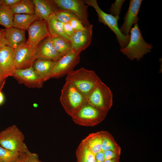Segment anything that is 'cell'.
I'll use <instances>...</instances> for the list:
<instances>
[{
	"label": "cell",
	"instance_id": "obj_15",
	"mask_svg": "<svg viewBox=\"0 0 162 162\" xmlns=\"http://www.w3.org/2000/svg\"><path fill=\"white\" fill-rule=\"evenodd\" d=\"M36 56L37 59L56 62L62 56L55 49L51 35L45 38L37 46Z\"/></svg>",
	"mask_w": 162,
	"mask_h": 162
},
{
	"label": "cell",
	"instance_id": "obj_26",
	"mask_svg": "<svg viewBox=\"0 0 162 162\" xmlns=\"http://www.w3.org/2000/svg\"><path fill=\"white\" fill-rule=\"evenodd\" d=\"M102 136L101 151L112 150L121 152V148L112 135L109 132L101 131Z\"/></svg>",
	"mask_w": 162,
	"mask_h": 162
},
{
	"label": "cell",
	"instance_id": "obj_44",
	"mask_svg": "<svg viewBox=\"0 0 162 162\" xmlns=\"http://www.w3.org/2000/svg\"></svg>",
	"mask_w": 162,
	"mask_h": 162
},
{
	"label": "cell",
	"instance_id": "obj_32",
	"mask_svg": "<svg viewBox=\"0 0 162 162\" xmlns=\"http://www.w3.org/2000/svg\"><path fill=\"white\" fill-rule=\"evenodd\" d=\"M104 160L120 158L121 152L112 150H106L103 152Z\"/></svg>",
	"mask_w": 162,
	"mask_h": 162
},
{
	"label": "cell",
	"instance_id": "obj_8",
	"mask_svg": "<svg viewBox=\"0 0 162 162\" xmlns=\"http://www.w3.org/2000/svg\"><path fill=\"white\" fill-rule=\"evenodd\" d=\"M81 52L73 51L62 56L57 62L47 76L46 81L50 78H58L74 70L75 67L79 63Z\"/></svg>",
	"mask_w": 162,
	"mask_h": 162
},
{
	"label": "cell",
	"instance_id": "obj_23",
	"mask_svg": "<svg viewBox=\"0 0 162 162\" xmlns=\"http://www.w3.org/2000/svg\"><path fill=\"white\" fill-rule=\"evenodd\" d=\"M84 139L95 155L101 151L102 139L101 131L90 134Z\"/></svg>",
	"mask_w": 162,
	"mask_h": 162
},
{
	"label": "cell",
	"instance_id": "obj_4",
	"mask_svg": "<svg viewBox=\"0 0 162 162\" xmlns=\"http://www.w3.org/2000/svg\"><path fill=\"white\" fill-rule=\"evenodd\" d=\"M24 134L15 124L0 132V145L15 152L22 154L29 150L24 142Z\"/></svg>",
	"mask_w": 162,
	"mask_h": 162
},
{
	"label": "cell",
	"instance_id": "obj_2",
	"mask_svg": "<svg viewBox=\"0 0 162 162\" xmlns=\"http://www.w3.org/2000/svg\"><path fill=\"white\" fill-rule=\"evenodd\" d=\"M100 80L94 71L84 68L73 70L66 78V81L72 84L86 99Z\"/></svg>",
	"mask_w": 162,
	"mask_h": 162
},
{
	"label": "cell",
	"instance_id": "obj_37",
	"mask_svg": "<svg viewBox=\"0 0 162 162\" xmlns=\"http://www.w3.org/2000/svg\"><path fill=\"white\" fill-rule=\"evenodd\" d=\"M96 162H104V160L103 152L101 151L95 155Z\"/></svg>",
	"mask_w": 162,
	"mask_h": 162
},
{
	"label": "cell",
	"instance_id": "obj_1",
	"mask_svg": "<svg viewBox=\"0 0 162 162\" xmlns=\"http://www.w3.org/2000/svg\"><path fill=\"white\" fill-rule=\"evenodd\" d=\"M129 41L124 48L120 51L129 59L140 60L144 55L150 52L153 48L151 44L147 43L144 39L138 23L134 24L130 31Z\"/></svg>",
	"mask_w": 162,
	"mask_h": 162
},
{
	"label": "cell",
	"instance_id": "obj_18",
	"mask_svg": "<svg viewBox=\"0 0 162 162\" xmlns=\"http://www.w3.org/2000/svg\"><path fill=\"white\" fill-rule=\"evenodd\" d=\"M35 14L40 19L46 20L49 16L59 8L52 0H33Z\"/></svg>",
	"mask_w": 162,
	"mask_h": 162
},
{
	"label": "cell",
	"instance_id": "obj_12",
	"mask_svg": "<svg viewBox=\"0 0 162 162\" xmlns=\"http://www.w3.org/2000/svg\"><path fill=\"white\" fill-rule=\"evenodd\" d=\"M27 30L28 36L26 43L35 47L45 38L50 36L46 21L40 19L34 22Z\"/></svg>",
	"mask_w": 162,
	"mask_h": 162
},
{
	"label": "cell",
	"instance_id": "obj_30",
	"mask_svg": "<svg viewBox=\"0 0 162 162\" xmlns=\"http://www.w3.org/2000/svg\"><path fill=\"white\" fill-rule=\"evenodd\" d=\"M124 0H116L112 3L109 10L110 14L115 17L120 18L119 15L120 14Z\"/></svg>",
	"mask_w": 162,
	"mask_h": 162
},
{
	"label": "cell",
	"instance_id": "obj_36",
	"mask_svg": "<svg viewBox=\"0 0 162 162\" xmlns=\"http://www.w3.org/2000/svg\"><path fill=\"white\" fill-rule=\"evenodd\" d=\"M21 0H3V4L11 7L18 2Z\"/></svg>",
	"mask_w": 162,
	"mask_h": 162
},
{
	"label": "cell",
	"instance_id": "obj_14",
	"mask_svg": "<svg viewBox=\"0 0 162 162\" xmlns=\"http://www.w3.org/2000/svg\"><path fill=\"white\" fill-rule=\"evenodd\" d=\"M142 0H130L128 10L123 18L124 22L120 29L124 35H129L133 24L137 23L139 20L138 15L142 2Z\"/></svg>",
	"mask_w": 162,
	"mask_h": 162
},
{
	"label": "cell",
	"instance_id": "obj_3",
	"mask_svg": "<svg viewBox=\"0 0 162 162\" xmlns=\"http://www.w3.org/2000/svg\"><path fill=\"white\" fill-rule=\"evenodd\" d=\"M60 100L64 110L71 117L87 103L84 95L68 81H66L62 89Z\"/></svg>",
	"mask_w": 162,
	"mask_h": 162
},
{
	"label": "cell",
	"instance_id": "obj_13",
	"mask_svg": "<svg viewBox=\"0 0 162 162\" xmlns=\"http://www.w3.org/2000/svg\"><path fill=\"white\" fill-rule=\"evenodd\" d=\"M12 76L19 82L30 88H41L44 82L32 67L24 69H16Z\"/></svg>",
	"mask_w": 162,
	"mask_h": 162
},
{
	"label": "cell",
	"instance_id": "obj_39",
	"mask_svg": "<svg viewBox=\"0 0 162 162\" xmlns=\"http://www.w3.org/2000/svg\"><path fill=\"white\" fill-rule=\"evenodd\" d=\"M25 153L22 154L19 158L15 162H27Z\"/></svg>",
	"mask_w": 162,
	"mask_h": 162
},
{
	"label": "cell",
	"instance_id": "obj_17",
	"mask_svg": "<svg viewBox=\"0 0 162 162\" xmlns=\"http://www.w3.org/2000/svg\"><path fill=\"white\" fill-rule=\"evenodd\" d=\"M4 37L6 45L14 50L26 41L25 31L13 27L6 29Z\"/></svg>",
	"mask_w": 162,
	"mask_h": 162
},
{
	"label": "cell",
	"instance_id": "obj_29",
	"mask_svg": "<svg viewBox=\"0 0 162 162\" xmlns=\"http://www.w3.org/2000/svg\"><path fill=\"white\" fill-rule=\"evenodd\" d=\"M54 14L57 20L63 24L69 22L73 19L77 18L71 12L65 9H58Z\"/></svg>",
	"mask_w": 162,
	"mask_h": 162
},
{
	"label": "cell",
	"instance_id": "obj_25",
	"mask_svg": "<svg viewBox=\"0 0 162 162\" xmlns=\"http://www.w3.org/2000/svg\"><path fill=\"white\" fill-rule=\"evenodd\" d=\"M11 8L14 14H35L34 6L32 0H21L19 2Z\"/></svg>",
	"mask_w": 162,
	"mask_h": 162
},
{
	"label": "cell",
	"instance_id": "obj_28",
	"mask_svg": "<svg viewBox=\"0 0 162 162\" xmlns=\"http://www.w3.org/2000/svg\"><path fill=\"white\" fill-rule=\"evenodd\" d=\"M22 154L8 150L0 145V162H15Z\"/></svg>",
	"mask_w": 162,
	"mask_h": 162
},
{
	"label": "cell",
	"instance_id": "obj_6",
	"mask_svg": "<svg viewBox=\"0 0 162 162\" xmlns=\"http://www.w3.org/2000/svg\"><path fill=\"white\" fill-rule=\"evenodd\" d=\"M83 1L85 4L94 9L98 15L99 22L108 26L114 33L120 49L125 48L129 41L130 35L125 36L122 33L118 25V21L119 18L104 12L99 6L96 0Z\"/></svg>",
	"mask_w": 162,
	"mask_h": 162
},
{
	"label": "cell",
	"instance_id": "obj_11",
	"mask_svg": "<svg viewBox=\"0 0 162 162\" xmlns=\"http://www.w3.org/2000/svg\"><path fill=\"white\" fill-rule=\"evenodd\" d=\"M16 69L14 50L6 45L0 47V79L4 81L12 76Z\"/></svg>",
	"mask_w": 162,
	"mask_h": 162
},
{
	"label": "cell",
	"instance_id": "obj_24",
	"mask_svg": "<svg viewBox=\"0 0 162 162\" xmlns=\"http://www.w3.org/2000/svg\"><path fill=\"white\" fill-rule=\"evenodd\" d=\"M51 37L55 49L62 56L73 51L70 41L58 37Z\"/></svg>",
	"mask_w": 162,
	"mask_h": 162
},
{
	"label": "cell",
	"instance_id": "obj_33",
	"mask_svg": "<svg viewBox=\"0 0 162 162\" xmlns=\"http://www.w3.org/2000/svg\"><path fill=\"white\" fill-rule=\"evenodd\" d=\"M63 31L64 34L70 40L75 32L71 27L69 23L63 24Z\"/></svg>",
	"mask_w": 162,
	"mask_h": 162
},
{
	"label": "cell",
	"instance_id": "obj_20",
	"mask_svg": "<svg viewBox=\"0 0 162 162\" xmlns=\"http://www.w3.org/2000/svg\"><path fill=\"white\" fill-rule=\"evenodd\" d=\"M39 19L35 14H14L12 27L25 31L34 22Z\"/></svg>",
	"mask_w": 162,
	"mask_h": 162
},
{
	"label": "cell",
	"instance_id": "obj_27",
	"mask_svg": "<svg viewBox=\"0 0 162 162\" xmlns=\"http://www.w3.org/2000/svg\"><path fill=\"white\" fill-rule=\"evenodd\" d=\"M14 14L11 7L0 5V25L7 29L12 27Z\"/></svg>",
	"mask_w": 162,
	"mask_h": 162
},
{
	"label": "cell",
	"instance_id": "obj_7",
	"mask_svg": "<svg viewBox=\"0 0 162 162\" xmlns=\"http://www.w3.org/2000/svg\"><path fill=\"white\" fill-rule=\"evenodd\" d=\"M108 113L101 111L86 103L72 118L76 124L93 127L102 122Z\"/></svg>",
	"mask_w": 162,
	"mask_h": 162
},
{
	"label": "cell",
	"instance_id": "obj_42",
	"mask_svg": "<svg viewBox=\"0 0 162 162\" xmlns=\"http://www.w3.org/2000/svg\"><path fill=\"white\" fill-rule=\"evenodd\" d=\"M3 0H0V5L3 4Z\"/></svg>",
	"mask_w": 162,
	"mask_h": 162
},
{
	"label": "cell",
	"instance_id": "obj_19",
	"mask_svg": "<svg viewBox=\"0 0 162 162\" xmlns=\"http://www.w3.org/2000/svg\"><path fill=\"white\" fill-rule=\"evenodd\" d=\"M57 62L37 59L32 67L37 74L45 82Z\"/></svg>",
	"mask_w": 162,
	"mask_h": 162
},
{
	"label": "cell",
	"instance_id": "obj_35",
	"mask_svg": "<svg viewBox=\"0 0 162 162\" xmlns=\"http://www.w3.org/2000/svg\"><path fill=\"white\" fill-rule=\"evenodd\" d=\"M5 32V28L0 29V47L6 45V41L4 37Z\"/></svg>",
	"mask_w": 162,
	"mask_h": 162
},
{
	"label": "cell",
	"instance_id": "obj_5",
	"mask_svg": "<svg viewBox=\"0 0 162 162\" xmlns=\"http://www.w3.org/2000/svg\"><path fill=\"white\" fill-rule=\"evenodd\" d=\"M87 103L108 113L113 104V95L110 88L100 80L86 98Z\"/></svg>",
	"mask_w": 162,
	"mask_h": 162
},
{
	"label": "cell",
	"instance_id": "obj_41",
	"mask_svg": "<svg viewBox=\"0 0 162 162\" xmlns=\"http://www.w3.org/2000/svg\"><path fill=\"white\" fill-rule=\"evenodd\" d=\"M5 82V81H3L0 79V88L3 85H4Z\"/></svg>",
	"mask_w": 162,
	"mask_h": 162
},
{
	"label": "cell",
	"instance_id": "obj_40",
	"mask_svg": "<svg viewBox=\"0 0 162 162\" xmlns=\"http://www.w3.org/2000/svg\"><path fill=\"white\" fill-rule=\"evenodd\" d=\"M104 162H120L119 158H117L110 160H105Z\"/></svg>",
	"mask_w": 162,
	"mask_h": 162
},
{
	"label": "cell",
	"instance_id": "obj_38",
	"mask_svg": "<svg viewBox=\"0 0 162 162\" xmlns=\"http://www.w3.org/2000/svg\"><path fill=\"white\" fill-rule=\"evenodd\" d=\"M4 85H3L0 88V105L3 103L4 100V94L2 91V89L3 88Z\"/></svg>",
	"mask_w": 162,
	"mask_h": 162
},
{
	"label": "cell",
	"instance_id": "obj_43",
	"mask_svg": "<svg viewBox=\"0 0 162 162\" xmlns=\"http://www.w3.org/2000/svg\"><path fill=\"white\" fill-rule=\"evenodd\" d=\"M40 162H43V161H40Z\"/></svg>",
	"mask_w": 162,
	"mask_h": 162
},
{
	"label": "cell",
	"instance_id": "obj_22",
	"mask_svg": "<svg viewBox=\"0 0 162 162\" xmlns=\"http://www.w3.org/2000/svg\"><path fill=\"white\" fill-rule=\"evenodd\" d=\"M76 154L77 162H96L95 155L92 152L84 139L78 146Z\"/></svg>",
	"mask_w": 162,
	"mask_h": 162
},
{
	"label": "cell",
	"instance_id": "obj_9",
	"mask_svg": "<svg viewBox=\"0 0 162 162\" xmlns=\"http://www.w3.org/2000/svg\"><path fill=\"white\" fill-rule=\"evenodd\" d=\"M60 9L69 10L74 14L87 28L91 24L88 20V5L82 0H52Z\"/></svg>",
	"mask_w": 162,
	"mask_h": 162
},
{
	"label": "cell",
	"instance_id": "obj_10",
	"mask_svg": "<svg viewBox=\"0 0 162 162\" xmlns=\"http://www.w3.org/2000/svg\"><path fill=\"white\" fill-rule=\"evenodd\" d=\"M36 48L26 42L14 50L16 69H24L32 66L37 59Z\"/></svg>",
	"mask_w": 162,
	"mask_h": 162
},
{
	"label": "cell",
	"instance_id": "obj_34",
	"mask_svg": "<svg viewBox=\"0 0 162 162\" xmlns=\"http://www.w3.org/2000/svg\"><path fill=\"white\" fill-rule=\"evenodd\" d=\"M25 155L27 162H40L36 153H32L28 150L25 153Z\"/></svg>",
	"mask_w": 162,
	"mask_h": 162
},
{
	"label": "cell",
	"instance_id": "obj_31",
	"mask_svg": "<svg viewBox=\"0 0 162 162\" xmlns=\"http://www.w3.org/2000/svg\"><path fill=\"white\" fill-rule=\"evenodd\" d=\"M69 23L75 32L84 30L86 28L77 18L71 20Z\"/></svg>",
	"mask_w": 162,
	"mask_h": 162
},
{
	"label": "cell",
	"instance_id": "obj_16",
	"mask_svg": "<svg viewBox=\"0 0 162 162\" xmlns=\"http://www.w3.org/2000/svg\"><path fill=\"white\" fill-rule=\"evenodd\" d=\"M93 25L83 30L75 32L70 39L73 51L82 52L90 45L92 34Z\"/></svg>",
	"mask_w": 162,
	"mask_h": 162
},
{
	"label": "cell",
	"instance_id": "obj_21",
	"mask_svg": "<svg viewBox=\"0 0 162 162\" xmlns=\"http://www.w3.org/2000/svg\"><path fill=\"white\" fill-rule=\"evenodd\" d=\"M46 21L51 36L60 37L70 41L64 33L63 23L57 20L54 13L50 15Z\"/></svg>",
	"mask_w": 162,
	"mask_h": 162
}]
</instances>
